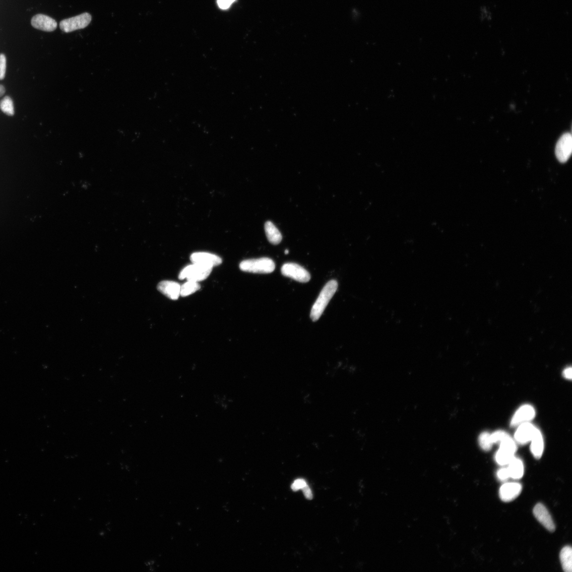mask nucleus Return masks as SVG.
<instances>
[{
    "label": "nucleus",
    "mask_w": 572,
    "mask_h": 572,
    "mask_svg": "<svg viewBox=\"0 0 572 572\" xmlns=\"http://www.w3.org/2000/svg\"><path fill=\"white\" fill-rule=\"evenodd\" d=\"M338 287V283L335 280L329 281L323 287L311 311L310 317L313 322H316L322 315Z\"/></svg>",
    "instance_id": "f257e3e1"
},
{
    "label": "nucleus",
    "mask_w": 572,
    "mask_h": 572,
    "mask_svg": "<svg viewBox=\"0 0 572 572\" xmlns=\"http://www.w3.org/2000/svg\"><path fill=\"white\" fill-rule=\"evenodd\" d=\"M240 269L245 272L254 273H270L275 270V262L268 257H261L242 261Z\"/></svg>",
    "instance_id": "f03ea898"
},
{
    "label": "nucleus",
    "mask_w": 572,
    "mask_h": 572,
    "mask_svg": "<svg viewBox=\"0 0 572 572\" xmlns=\"http://www.w3.org/2000/svg\"><path fill=\"white\" fill-rule=\"evenodd\" d=\"M212 269L213 268L209 266L192 263L186 266L180 272L179 278L180 280L186 279L199 283L207 279L212 271Z\"/></svg>",
    "instance_id": "7ed1b4c3"
},
{
    "label": "nucleus",
    "mask_w": 572,
    "mask_h": 572,
    "mask_svg": "<svg viewBox=\"0 0 572 572\" xmlns=\"http://www.w3.org/2000/svg\"><path fill=\"white\" fill-rule=\"evenodd\" d=\"M92 17L88 13H83L77 16L62 20L60 22V28L64 33L84 29L90 23Z\"/></svg>",
    "instance_id": "20e7f679"
},
{
    "label": "nucleus",
    "mask_w": 572,
    "mask_h": 572,
    "mask_svg": "<svg viewBox=\"0 0 572 572\" xmlns=\"http://www.w3.org/2000/svg\"><path fill=\"white\" fill-rule=\"evenodd\" d=\"M282 275L300 283H308L311 279L310 273L303 266L295 263L284 264L281 269Z\"/></svg>",
    "instance_id": "39448f33"
},
{
    "label": "nucleus",
    "mask_w": 572,
    "mask_h": 572,
    "mask_svg": "<svg viewBox=\"0 0 572 572\" xmlns=\"http://www.w3.org/2000/svg\"><path fill=\"white\" fill-rule=\"evenodd\" d=\"M572 151V137L570 133L563 134L556 144L555 154L561 163L566 162L570 158Z\"/></svg>",
    "instance_id": "423d86ee"
},
{
    "label": "nucleus",
    "mask_w": 572,
    "mask_h": 572,
    "mask_svg": "<svg viewBox=\"0 0 572 572\" xmlns=\"http://www.w3.org/2000/svg\"><path fill=\"white\" fill-rule=\"evenodd\" d=\"M191 260L192 263L211 268L220 265L222 263V259L221 257L214 254L205 252H198L192 254L191 256Z\"/></svg>",
    "instance_id": "0eeeda50"
},
{
    "label": "nucleus",
    "mask_w": 572,
    "mask_h": 572,
    "mask_svg": "<svg viewBox=\"0 0 572 572\" xmlns=\"http://www.w3.org/2000/svg\"><path fill=\"white\" fill-rule=\"evenodd\" d=\"M31 24L34 28L46 32H52L58 27L56 20L43 14L35 15L31 20Z\"/></svg>",
    "instance_id": "6e6552de"
},
{
    "label": "nucleus",
    "mask_w": 572,
    "mask_h": 572,
    "mask_svg": "<svg viewBox=\"0 0 572 572\" xmlns=\"http://www.w3.org/2000/svg\"><path fill=\"white\" fill-rule=\"evenodd\" d=\"M535 410L532 406L524 405L516 411L511 422L512 427L519 426L523 423L528 422L534 418Z\"/></svg>",
    "instance_id": "1a4fd4ad"
},
{
    "label": "nucleus",
    "mask_w": 572,
    "mask_h": 572,
    "mask_svg": "<svg viewBox=\"0 0 572 572\" xmlns=\"http://www.w3.org/2000/svg\"><path fill=\"white\" fill-rule=\"evenodd\" d=\"M534 514L537 520L548 531L554 532L555 525L546 508L541 504H537L534 508Z\"/></svg>",
    "instance_id": "9d476101"
},
{
    "label": "nucleus",
    "mask_w": 572,
    "mask_h": 572,
    "mask_svg": "<svg viewBox=\"0 0 572 572\" xmlns=\"http://www.w3.org/2000/svg\"><path fill=\"white\" fill-rule=\"evenodd\" d=\"M522 491V486L518 483H508L500 489V497L504 502H510L518 497Z\"/></svg>",
    "instance_id": "9b49d317"
},
{
    "label": "nucleus",
    "mask_w": 572,
    "mask_h": 572,
    "mask_svg": "<svg viewBox=\"0 0 572 572\" xmlns=\"http://www.w3.org/2000/svg\"><path fill=\"white\" fill-rule=\"evenodd\" d=\"M180 289L181 285L174 281H162L158 285V291L172 300L179 299Z\"/></svg>",
    "instance_id": "f8f14e48"
},
{
    "label": "nucleus",
    "mask_w": 572,
    "mask_h": 572,
    "mask_svg": "<svg viewBox=\"0 0 572 572\" xmlns=\"http://www.w3.org/2000/svg\"><path fill=\"white\" fill-rule=\"evenodd\" d=\"M536 428L529 422L519 425L516 431L514 438L516 442L520 445L526 444L531 441Z\"/></svg>",
    "instance_id": "ddd939ff"
},
{
    "label": "nucleus",
    "mask_w": 572,
    "mask_h": 572,
    "mask_svg": "<svg viewBox=\"0 0 572 572\" xmlns=\"http://www.w3.org/2000/svg\"><path fill=\"white\" fill-rule=\"evenodd\" d=\"M516 450L506 445H500V448L498 451L496 459L497 463L500 465H508L514 457Z\"/></svg>",
    "instance_id": "4468645a"
},
{
    "label": "nucleus",
    "mask_w": 572,
    "mask_h": 572,
    "mask_svg": "<svg viewBox=\"0 0 572 572\" xmlns=\"http://www.w3.org/2000/svg\"><path fill=\"white\" fill-rule=\"evenodd\" d=\"M531 451L533 455L537 458H541L544 448L543 438L539 430L536 429L531 440Z\"/></svg>",
    "instance_id": "2eb2a0df"
},
{
    "label": "nucleus",
    "mask_w": 572,
    "mask_h": 572,
    "mask_svg": "<svg viewBox=\"0 0 572 572\" xmlns=\"http://www.w3.org/2000/svg\"><path fill=\"white\" fill-rule=\"evenodd\" d=\"M264 230L266 238L272 245H278L281 242L282 235L278 229L271 222L268 221L265 223Z\"/></svg>",
    "instance_id": "dca6fc26"
},
{
    "label": "nucleus",
    "mask_w": 572,
    "mask_h": 572,
    "mask_svg": "<svg viewBox=\"0 0 572 572\" xmlns=\"http://www.w3.org/2000/svg\"><path fill=\"white\" fill-rule=\"evenodd\" d=\"M508 465V469L510 477L513 479H521L524 473V466L522 460L514 457Z\"/></svg>",
    "instance_id": "f3484780"
},
{
    "label": "nucleus",
    "mask_w": 572,
    "mask_h": 572,
    "mask_svg": "<svg viewBox=\"0 0 572 572\" xmlns=\"http://www.w3.org/2000/svg\"><path fill=\"white\" fill-rule=\"evenodd\" d=\"M560 559L563 570L566 572L572 571V550L570 546L563 548L560 554Z\"/></svg>",
    "instance_id": "a211bd4d"
},
{
    "label": "nucleus",
    "mask_w": 572,
    "mask_h": 572,
    "mask_svg": "<svg viewBox=\"0 0 572 572\" xmlns=\"http://www.w3.org/2000/svg\"><path fill=\"white\" fill-rule=\"evenodd\" d=\"M200 285L198 282L187 280L185 283L181 286L180 289V296L187 297L199 291Z\"/></svg>",
    "instance_id": "6ab92c4d"
},
{
    "label": "nucleus",
    "mask_w": 572,
    "mask_h": 572,
    "mask_svg": "<svg viewBox=\"0 0 572 572\" xmlns=\"http://www.w3.org/2000/svg\"><path fill=\"white\" fill-rule=\"evenodd\" d=\"M0 109L6 115L10 116H13L14 115V106L11 98L5 97L0 101Z\"/></svg>",
    "instance_id": "aec40b11"
},
{
    "label": "nucleus",
    "mask_w": 572,
    "mask_h": 572,
    "mask_svg": "<svg viewBox=\"0 0 572 572\" xmlns=\"http://www.w3.org/2000/svg\"><path fill=\"white\" fill-rule=\"evenodd\" d=\"M479 444L482 449L485 451L490 450L494 444L492 441L491 434L488 433H483L479 437Z\"/></svg>",
    "instance_id": "412c9836"
},
{
    "label": "nucleus",
    "mask_w": 572,
    "mask_h": 572,
    "mask_svg": "<svg viewBox=\"0 0 572 572\" xmlns=\"http://www.w3.org/2000/svg\"><path fill=\"white\" fill-rule=\"evenodd\" d=\"M508 435L504 431H497V432L494 433L491 435L492 441L493 444L500 443L501 441L504 440Z\"/></svg>",
    "instance_id": "4be33fe9"
},
{
    "label": "nucleus",
    "mask_w": 572,
    "mask_h": 572,
    "mask_svg": "<svg viewBox=\"0 0 572 572\" xmlns=\"http://www.w3.org/2000/svg\"><path fill=\"white\" fill-rule=\"evenodd\" d=\"M6 67V59L5 55L0 54V80L4 79Z\"/></svg>",
    "instance_id": "5701e85b"
},
{
    "label": "nucleus",
    "mask_w": 572,
    "mask_h": 572,
    "mask_svg": "<svg viewBox=\"0 0 572 572\" xmlns=\"http://www.w3.org/2000/svg\"><path fill=\"white\" fill-rule=\"evenodd\" d=\"M307 485L306 481L304 480L297 479L292 484L291 488L293 491L295 492L301 489L302 490Z\"/></svg>",
    "instance_id": "b1692460"
},
{
    "label": "nucleus",
    "mask_w": 572,
    "mask_h": 572,
    "mask_svg": "<svg viewBox=\"0 0 572 572\" xmlns=\"http://www.w3.org/2000/svg\"><path fill=\"white\" fill-rule=\"evenodd\" d=\"M497 476L501 481H506L510 477L508 468H501L497 473Z\"/></svg>",
    "instance_id": "393cba45"
},
{
    "label": "nucleus",
    "mask_w": 572,
    "mask_h": 572,
    "mask_svg": "<svg viewBox=\"0 0 572 572\" xmlns=\"http://www.w3.org/2000/svg\"><path fill=\"white\" fill-rule=\"evenodd\" d=\"M236 0H217V4L219 7L222 9L229 8L231 4Z\"/></svg>",
    "instance_id": "a878e982"
},
{
    "label": "nucleus",
    "mask_w": 572,
    "mask_h": 572,
    "mask_svg": "<svg viewBox=\"0 0 572 572\" xmlns=\"http://www.w3.org/2000/svg\"><path fill=\"white\" fill-rule=\"evenodd\" d=\"M302 490L305 498L310 500L313 499V496L312 491L308 485L305 486Z\"/></svg>",
    "instance_id": "bb28decb"
},
{
    "label": "nucleus",
    "mask_w": 572,
    "mask_h": 572,
    "mask_svg": "<svg viewBox=\"0 0 572 572\" xmlns=\"http://www.w3.org/2000/svg\"><path fill=\"white\" fill-rule=\"evenodd\" d=\"M564 378H566V379H567L568 380H571L572 379V368L571 367L567 368V369L564 371Z\"/></svg>",
    "instance_id": "cd10ccee"
},
{
    "label": "nucleus",
    "mask_w": 572,
    "mask_h": 572,
    "mask_svg": "<svg viewBox=\"0 0 572 572\" xmlns=\"http://www.w3.org/2000/svg\"><path fill=\"white\" fill-rule=\"evenodd\" d=\"M5 93V88L3 86L0 85V97H2Z\"/></svg>",
    "instance_id": "c85d7f7f"
},
{
    "label": "nucleus",
    "mask_w": 572,
    "mask_h": 572,
    "mask_svg": "<svg viewBox=\"0 0 572 572\" xmlns=\"http://www.w3.org/2000/svg\"><path fill=\"white\" fill-rule=\"evenodd\" d=\"M285 254H288L289 253V251H288V250H286L285 251Z\"/></svg>",
    "instance_id": "c756f323"
}]
</instances>
